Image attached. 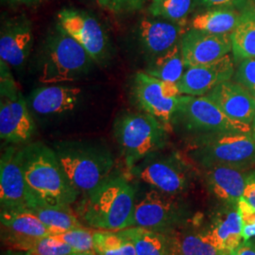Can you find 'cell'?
Listing matches in <instances>:
<instances>
[{"mask_svg":"<svg viewBox=\"0 0 255 255\" xmlns=\"http://www.w3.org/2000/svg\"><path fill=\"white\" fill-rule=\"evenodd\" d=\"M28 209L38 206H71L80 195L69 182L53 147L30 143L21 148ZM27 209V210H28Z\"/></svg>","mask_w":255,"mask_h":255,"instance_id":"1","label":"cell"},{"mask_svg":"<svg viewBox=\"0 0 255 255\" xmlns=\"http://www.w3.org/2000/svg\"><path fill=\"white\" fill-rule=\"evenodd\" d=\"M136 198V188L127 178L111 175L82 197L77 214L92 229L119 232L133 226Z\"/></svg>","mask_w":255,"mask_h":255,"instance_id":"2","label":"cell"},{"mask_svg":"<svg viewBox=\"0 0 255 255\" xmlns=\"http://www.w3.org/2000/svg\"><path fill=\"white\" fill-rule=\"evenodd\" d=\"M53 149L69 182L82 197L106 181L115 167L111 150L101 143L61 141Z\"/></svg>","mask_w":255,"mask_h":255,"instance_id":"3","label":"cell"},{"mask_svg":"<svg viewBox=\"0 0 255 255\" xmlns=\"http://www.w3.org/2000/svg\"><path fill=\"white\" fill-rule=\"evenodd\" d=\"M94 63L91 55L57 23L43 47L39 82L43 84L76 82L90 71Z\"/></svg>","mask_w":255,"mask_h":255,"instance_id":"4","label":"cell"},{"mask_svg":"<svg viewBox=\"0 0 255 255\" xmlns=\"http://www.w3.org/2000/svg\"><path fill=\"white\" fill-rule=\"evenodd\" d=\"M187 157L201 168L226 165L251 169L255 164V131L200 134L189 144Z\"/></svg>","mask_w":255,"mask_h":255,"instance_id":"5","label":"cell"},{"mask_svg":"<svg viewBox=\"0 0 255 255\" xmlns=\"http://www.w3.org/2000/svg\"><path fill=\"white\" fill-rule=\"evenodd\" d=\"M167 131L168 128L161 121L145 112L126 113L119 117L115 122L114 133L128 169L162 150Z\"/></svg>","mask_w":255,"mask_h":255,"instance_id":"6","label":"cell"},{"mask_svg":"<svg viewBox=\"0 0 255 255\" xmlns=\"http://www.w3.org/2000/svg\"><path fill=\"white\" fill-rule=\"evenodd\" d=\"M129 173L149 188L175 197H184L195 180L193 167L182 155L161 153V150L147 156L130 168Z\"/></svg>","mask_w":255,"mask_h":255,"instance_id":"7","label":"cell"},{"mask_svg":"<svg viewBox=\"0 0 255 255\" xmlns=\"http://www.w3.org/2000/svg\"><path fill=\"white\" fill-rule=\"evenodd\" d=\"M0 137L11 145H24L34 135L36 127L27 101L9 73L8 64L1 61Z\"/></svg>","mask_w":255,"mask_h":255,"instance_id":"8","label":"cell"},{"mask_svg":"<svg viewBox=\"0 0 255 255\" xmlns=\"http://www.w3.org/2000/svg\"><path fill=\"white\" fill-rule=\"evenodd\" d=\"M193 213L184 197H175L149 188L136 198L133 226L171 233L191 222Z\"/></svg>","mask_w":255,"mask_h":255,"instance_id":"9","label":"cell"},{"mask_svg":"<svg viewBox=\"0 0 255 255\" xmlns=\"http://www.w3.org/2000/svg\"><path fill=\"white\" fill-rule=\"evenodd\" d=\"M132 97L142 112L161 121L168 130L184 99L176 82L161 81L146 72L134 76Z\"/></svg>","mask_w":255,"mask_h":255,"instance_id":"10","label":"cell"},{"mask_svg":"<svg viewBox=\"0 0 255 255\" xmlns=\"http://www.w3.org/2000/svg\"><path fill=\"white\" fill-rule=\"evenodd\" d=\"M176 118H181L184 125L203 133L247 132L253 126L229 118L207 96L193 97L184 95L182 106Z\"/></svg>","mask_w":255,"mask_h":255,"instance_id":"11","label":"cell"},{"mask_svg":"<svg viewBox=\"0 0 255 255\" xmlns=\"http://www.w3.org/2000/svg\"><path fill=\"white\" fill-rule=\"evenodd\" d=\"M58 24L91 55L95 63H102L109 56V40L99 20L91 13L75 8L58 12Z\"/></svg>","mask_w":255,"mask_h":255,"instance_id":"12","label":"cell"},{"mask_svg":"<svg viewBox=\"0 0 255 255\" xmlns=\"http://www.w3.org/2000/svg\"><path fill=\"white\" fill-rule=\"evenodd\" d=\"M1 210H27V186L21 163V148L9 146L0 160Z\"/></svg>","mask_w":255,"mask_h":255,"instance_id":"13","label":"cell"},{"mask_svg":"<svg viewBox=\"0 0 255 255\" xmlns=\"http://www.w3.org/2000/svg\"><path fill=\"white\" fill-rule=\"evenodd\" d=\"M181 49L186 68L209 64L230 53L231 34H215L187 28L181 40Z\"/></svg>","mask_w":255,"mask_h":255,"instance_id":"14","label":"cell"},{"mask_svg":"<svg viewBox=\"0 0 255 255\" xmlns=\"http://www.w3.org/2000/svg\"><path fill=\"white\" fill-rule=\"evenodd\" d=\"M235 59L225 55L209 64L187 68L177 82L182 95L205 96L222 82L231 81L235 74Z\"/></svg>","mask_w":255,"mask_h":255,"instance_id":"15","label":"cell"},{"mask_svg":"<svg viewBox=\"0 0 255 255\" xmlns=\"http://www.w3.org/2000/svg\"><path fill=\"white\" fill-rule=\"evenodd\" d=\"M33 32L25 15L6 19L0 30V59L14 68L22 67L30 54Z\"/></svg>","mask_w":255,"mask_h":255,"instance_id":"16","label":"cell"},{"mask_svg":"<svg viewBox=\"0 0 255 255\" xmlns=\"http://www.w3.org/2000/svg\"><path fill=\"white\" fill-rule=\"evenodd\" d=\"M201 169L210 193L225 205L237 206L244 198L250 169L226 165H214Z\"/></svg>","mask_w":255,"mask_h":255,"instance_id":"17","label":"cell"},{"mask_svg":"<svg viewBox=\"0 0 255 255\" xmlns=\"http://www.w3.org/2000/svg\"><path fill=\"white\" fill-rule=\"evenodd\" d=\"M187 28L185 26L162 18H143L137 25L140 46L153 58L164 54L180 44Z\"/></svg>","mask_w":255,"mask_h":255,"instance_id":"18","label":"cell"},{"mask_svg":"<svg viewBox=\"0 0 255 255\" xmlns=\"http://www.w3.org/2000/svg\"><path fill=\"white\" fill-rule=\"evenodd\" d=\"M82 94V89L77 86L47 84L30 94L28 104L37 116H61L71 113L77 108Z\"/></svg>","mask_w":255,"mask_h":255,"instance_id":"19","label":"cell"},{"mask_svg":"<svg viewBox=\"0 0 255 255\" xmlns=\"http://www.w3.org/2000/svg\"><path fill=\"white\" fill-rule=\"evenodd\" d=\"M210 241L225 255L234 253L243 242L242 220L236 205H225L204 227Z\"/></svg>","mask_w":255,"mask_h":255,"instance_id":"20","label":"cell"},{"mask_svg":"<svg viewBox=\"0 0 255 255\" xmlns=\"http://www.w3.org/2000/svg\"><path fill=\"white\" fill-rule=\"evenodd\" d=\"M229 118L253 126L255 117V98L236 82H222L205 95Z\"/></svg>","mask_w":255,"mask_h":255,"instance_id":"21","label":"cell"},{"mask_svg":"<svg viewBox=\"0 0 255 255\" xmlns=\"http://www.w3.org/2000/svg\"><path fill=\"white\" fill-rule=\"evenodd\" d=\"M0 221L2 230H5L3 240L53 236L52 232L28 210H1Z\"/></svg>","mask_w":255,"mask_h":255,"instance_id":"22","label":"cell"},{"mask_svg":"<svg viewBox=\"0 0 255 255\" xmlns=\"http://www.w3.org/2000/svg\"><path fill=\"white\" fill-rule=\"evenodd\" d=\"M133 244L136 255H176L171 233L132 226L119 231Z\"/></svg>","mask_w":255,"mask_h":255,"instance_id":"23","label":"cell"},{"mask_svg":"<svg viewBox=\"0 0 255 255\" xmlns=\"http://www.w3.org/2000/svg\"><path fill=\"white\" fill-rule=\"evenodd\" d=\"M171 235L176 255H225L210 241L204 227L196 225L193 220Z\"/></svg>","mask_w":255,"mask_h":255,"instance_id":"24","label":"cell"},{"mask_svg":"<svg viewBox=\"0 0 255 255\" xmlns=\"http://www.w3.org/2000/svg\"><path fill=\"white\" fill-rule=\"evenodd\" d=\"M241 12L233 6L204 9L193 16L189 28L215 34H231L236 28Z\"/></svg>","mask_w":255,"mask_h":255,"instance_id":"25","label":"cell"},{"mask_svg":"<svg viewBox=\"0 0 255 255\" xmlns=\"http://www.w3.org/2000/svg\"><path fill=\"white\" fill-rule=\"evenodd\" d=\"M232 51L237 64L255 58V12L243 9L237 27L231 33Z\"/></svg>","mask_w":255,"mask_h":255,"instance_id":"26","label":"cell"},{"mask_svg":"<svg viewBox=\"0 0 255 255\" xmlns=\"http://www.w3.org/2000/svg\"><path fill=\"white\" fill-rule=\"evenodd\" d=\"M184 68L186 67L182 59L180 43L164 54L153 58L145 72L158 80L177 83L185 72Z\"/></svg>","mask_w":255,"mask_h":255,"instance_id":"27","label":"cell"},{"mask_svg":"<svg viewBox=\"0 0 255 255\" xmlns=\"http://www.w3.org/2000/svg\"><path fill=\"white\" fill-rule=\"evenodd\" d=\"M40 219L53 236L72 229L84 227L70 206H38L28 209Z\"/></svg>","mask_w":255,"mask_h":255,"instance_id":"28","label":"cell"},{"mask_svg":"<svg viewBox=\"0 0 255 255\" xmlns=\"http://www.w3.org/2000/svg\"><path fill=\"white\" fill-rule=\"evenodd\" d=\"M10 250L29 252L34 255H69L73 249L54 237L41 238H10L4 240Z\"/></svg>","mask_w":255,"mask_h":255,"instance_id":"29","label":"cell"},{"mask_svg":"<svg viewBox=\"0 0 255 255\" xmlns=\"http://www.w3.org/2000/svg\"><path fill=\"white\" fill-rule=\"evenodd\" d=\"M94 251L97 255H136L133 244L120 232L95 230Z\"/></svg>","mask_w":255,"mask_h":255,"instance_id":"30","label":"cell"},{"mask_svg":"<svg viewBox=\"0 0 255 255\" xmlns=\"http://www.w3.org/2000/svg\"><path fill=\"white\" fill-rule=\"evenodd\" d=\"M195 6V0H160L153 1L148 12L156 18L168 20L182 26Z\"/></svg>","mask_w":255,"mask_h":255,"instance_id":"31","label":"cell"},{"mask_svg":"<svg viewBox=\"0 0 255 255\" xmlns=\"http://www.w3.org/2000/svg\"><path fill=\"white\" fill-rule=\"evenodd\" d=\"M94 233L95 229H72L62 234L52 236L71 247L76 253H86L94 251Z\"/></svg>","mask_w":255,"mask_h":255,"instance_id":"32","label":"cell"},{"mask_svg":"<svg viewBox=\"0 0 255 255\" xmlns=\"http://www.w3.org/2000/svg\"><path fill=\"white\" fill-rule=\"evenodd\" d=\"M235 82L246 88L255 98V58L239 63L235 74Z\"/></svg>","mask_w":255,"mask_h":255,"instance_id":"33","label":"cell"},{"mask_svg":"<svg viewBox=\"0 0 255 255\" xmlns=\"http://www.w3.org/2000/svg\"><path fill=\"white\" fill-rule=\"evenodd\" d=\"M242 220V236L244 241L255 237V209L243 198L237 204Z\"/></svg>","mask_w":255,"mask_h":255,"instance_id":"34","label":"cell"},{"mask_svg":"<svg viewBox=\"0 0 255 255\" xmlns=\"http://www.w3.org/2000/svg\"><path fill=\"white\" fill-rule=\"evenodd\" d=\"M146 0H114L112 11L115 12H133L143 9Z\"/></svg>","mask_w":255,"mask_h":255,"instance_id":"35","label":"cell"},{"mask_svg":"<svg viewBox=\"0 0 255 255\" xmlns=\"http://www.w3.org/2000/svg\"><path fill=\"white\" fill-rule=\"evenodd\" d=\"M247 0H195V5L202 9H209L214 7L221 6H233L236 7L241 3H244Z\"/></svg>","mask_w":255,"mask_h":255,"instance_id":"36","label":"cell"},{"mask_svg":"<svg viewBox=\"0 0 255 255\" xmlns=\"http://www.w3.org/2000/svg\"><path fill=\"white\" fill-rule=\"evenodd\" d=\"M244 199L255 209V171H251L247 179Z\"/></svg>","mask_w":255,"mask_h":255,"instance_id":"37","label":"cell"},{"mask_svg":"<svg viewBox=\"0 0 255 255\" xmlns=\"http://www.w3.org/2000/svg\"><path fill=\"white\" fill-rule=\"evenodd\" d=\"M230 255H255V243L250 240L244 241Z\"/></svg>","mask_w":255,"mask_h":255,"instance_id":"38","label":"cell"},{"mask_svg":"<svg viewBox=\"0 0 255 255\" xmlns=\"http://www.w3.org/2000/svg\"><path fill=\"white\" fill-rule=\"evenodd\" d=\"M10 6H34L45 0H2Z\"/></svg>","mask_w":255,"mask_h":255,"instance_id":"39","label":"cell"},{"mask_svg":"<svg viewBox=\"0 0 255 255\" xmlns=\"http://www.w3.org/2000/svg\"><path fill=\"white\" fill-rule=\"evenodd\" d=\"M97 1H98V3H99V5L101 6V8L108 9L110 10L112 9L114 0H97Z\"/></svg>","mask_w":255,"mask_h":255,"instance_id":"40","label":"cell"},{"mask_svg":"<svg viewBox=\"0 0 255 255\" xmlns=\"http://www.w3.org/2000/svg\"><path fill=\"white\" fill-rule=\"evenodd\" d=\"M4 255H34L29 252H24V251H16V250H9L5 252Z\"/></svg>","mask_w":255,"mask_h":255,"instance_id":"41","label":"cell"},{"mask_svg":"<svg viewBox=\"0 0 255 255\" xmlns=\"http://www.w3.org/2000/svg\"><path fill=\"white\" fill-rule=\"evenodd\" d=\"M246 7L244 9H249L255 12V0H247Z\"/></svg>","mask_w":255,"mask_h":255,"instance_id":"42","label":"cell"},{"mask_svg":"<svg viewBox=\"0 0 255 255\" xmlns=\"http://www.w3.org/2000/svg\"><path fill=\"white\" fill-rule=\"evenodd\" d=\"M69 255H97L95 252H86V253H74Z\"/></svg>","mask_w":255,"mask_h":255,"instance_id":"43","label":"cell"},{"mask_svg":"<svg viewBox=\"0 0 255 255\" xmlns=\"http://www.w3.org/2000/svg\"><path fill=\"white\" fill-rule=\"evenodd\" d=\"M253 129L255 131V119H254V122H253Z\"/></svg>","mask_w":255,"mask_h":255,"instance_id":"44","label":"cell"},{"mask_svg":"<svg viewBox=\"0 0 255 255\" xmlns=\"http://www.w3.org/2000/svg\"><path fill=\"white\" fill-rule=\"evenodd\" d=\"M153 1H160V0H153Z\"/></svg>","mask_w":255,"mask_h":255,"instance_id":"45","label":"cell"}]
</instances>
